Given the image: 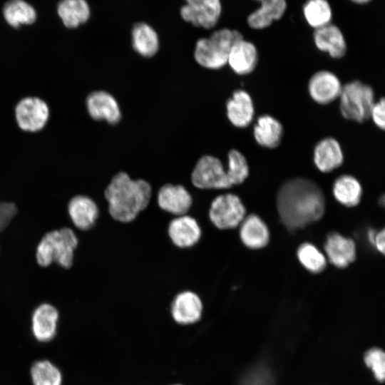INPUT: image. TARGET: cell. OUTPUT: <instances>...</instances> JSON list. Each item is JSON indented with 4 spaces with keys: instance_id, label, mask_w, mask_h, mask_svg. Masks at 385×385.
Masks as SVG:
<instances>
[{
    "instance_id": "15",
    "label": "cell",
    "mask_w": 385,
    "mask_h": 385,
    "mask_svg": "<svg viewBox=\"0 0 385 385\" xmlns=\"http://www.w3.org/2000/svg\"><path fill=\"white\" fill-rule=\"evenodd\" d=\"M46 103L38 98H26L16 108V118L19 127L24 130H41L48 118Z\"/></svg>"
},
{
    "instance_id": "12",
    "label": "cell",
    "mask_w": 385,
    "mask_h": 385,
    "mask_svg": "<svg viewBox=\"0 0 385 385\" xmlns=\"http://www.w3.org/2000/svg\"><path fill=\"white\" fill-rule=\"evenodd\" d=\"M202 312V301L192 290L183 289L172 298L170 313L174 321L179 324L189 325L197 322Z\"/></svg>"
},
{
    "instance_id": "34",
    "label": "cell",
    "mask_w": 385,
    "mask_h": 385,
    "mask_svg": "<svg viewBox=\"0 0 385 385\" xmlns=\"http://www.w3.org/2000/svg\"><path fill=\"white\" fill-rule=\"evenodd\" d=\"M369 120L378 129L385 131V96L376 98L371 108Z\"/></svg>"
},
{
    "instance_id": "37",
    "label": "cell",
    "mask_w": 385,
    "mask_h": 385,
    "mask_svg": "<svg viewBox=\"0 0 385 385\" xmlns=\"http://www.w3.org/2000/svg\"><path fill=\"white\" fill-rule=\"evenodd\" d=\"M379 203L381 206L385 207V195H382L379 198Z\"/></svg>"
},
{
    "instance_id": "16",
    "label": "cell",
    "mask_w": 385,
    "mask_h": 385,
    "mask_svg": "<svg viewBox=\"0 0 385 385\" xmlns=\"http://www.w3.org/2000/svg\"><path fill=\"white\" fill-rule=\"evenodd\" d=\"M225 109L228 120L236 128H247L254 119V102L250 93L245 90L235 91L227 101Z\"/></svg>"
},
{
    "instance_id": "32",
    "label": "cell",
    "mask_w": 385,
    "mask_h": 385,
    "mask_svg": "<svg viewBox=\"0 0 385 385\" xmlns=\"http://www.w3.org/2000/svg\"><path fill=\"white\" fill-rule=\"evenodd\" d=\"M227 159L228 168L226 172L231 185L242 183L249 174L245 157L239 150L232 149L228 153Z\"/></svg>"
},
{
    "instance_id": "36",
    "label": "cell",
    "mask_w": 385,
    "mask_h": 385,
    "mask_svg": "<svg viewBox=\"0 0 385 385\" xmlns=\"http://www.w3.org/2000/svg\"><path fill=\"white\" fill-rule=\"evenodd\" d=\"M369 2H370L369 0H355V1H353V3H354L356 4H360V5L366 4H368Z\"/></svg>"
},
{
    "instance_id": "1",
    "label": "cell",
    "mask_w": 385,
    "mask_h": 385,
    "mask_svg": "<svg viewBox=\"0 0 385 385\" xmlns=\"http://www.w3.org/2000/svg\"><path fill=\"white\" fill-rule=\"evenodd\" d=\"M277 206L283 224L294 230L319 220L324 212L325 199L314 182L294 178L279 188Z\"/></svg>"
},
{
    "instance_id": "29",
    "label": "cell",
    "mask_w": 385,
    "mask_h": 385,
    "mask_svg": "<svg viewBox=\"0 0 385 385\" xmlns=\"http://www.w3.org/2000/svg\"><path fill=\"white\" fill-rule=\"evenodd\" d=\"M32 385H62L63 374L54 363L48 359H39L30 368Z\"/></svg>"
},
{
    "instance_id": "7",
    "label": "cell",
    "mask_w": 385,
    "mask_h": 385,
    "mask_svg": "<svg viewBox=\"0 0 385 385\" xmlns=\"http://www.w3.org/2000/svg\"><path fill=\"white\" fill-rule=\"evenodd\" d=\"M245 207L234 194L220 195L210 202L207 217L210 222L220 230L235 228L245 216Z\"/></svg>"
},
{
    "instance_id": "8",
    "label": "cell",
    "mask_w": 385,
    "mask_h": 385,
    "mask_svg": "<svg viewBox=\"0 0 385 385\" xmlns=\"http://www.w3.org/2000/svg\"><path fill=\"white\" fill-rule=\"evenodd\" d=\"M222 11L219 0H188L182 6V18L192 25L212 29L217 24Z\"/></svg>"
},
{
    "instance_id": "21",
    "label": "cell",
    "mask_w": 385,
    "mask_h": 385,
    "mask_svg": "<svg viewBox=\"0 0 385 385\" xmlns=\"http://www.w3.org/2000/svg\"><path fill=\"white\" fill-rule=\"evenodd\" d=\"M259 7L247 17L250 29L262 30L279 20L285 14L287 4L285 0H260Z\"/></svg>"
},
{
    "instance_id": "18",
    "label": "cell",
    "mask_w": 385,
    "mask_h": 385,
    "mask_svg": "<svg viewBox=\"0 0 385 385\" xmlns=\"http://www.w3.org/2000/svg\"><path fill=\"white\" fill-rule=\"evenodd\" d=\"M324 250L329 261L338 268H345L356 257L354 241L338 232H331L327 237Z\"/></svg>"
},
{
    "instance_id": "14",
    "label": "cell",
    "mask_w": 385,
    "mask_h": 385,
    "mask_svg": "<svg viewBox=\"0 0 385 385\" xmlns=\"http://www.w3.org/2000/svg\"><path fill=\"white\" fill-rule=\"evenodd\" d=\"M67 213L74 230L86 232L96 225L100 210L91 197L85 195H76L69 200Z\"/></svg>"
},
{
    "instance_id": "33",
    "label": "cell",
    "mask_w": 385,
    "mask_h": 385,
    "mask_svg": "<svg viewBox=\"0 0 385 385\" xmlns=\"http://www.w3.org/2000/svg\"><path fill=\"white\" fill-rule=\"evenodd\" d=\"M364 362L380 382L385 381V351L379 348H371L364 354Z\"/></svg>"
},
{
    "instance_id": "24",
    "label": "cell",
    "mask_w": 385,
    "mask_h": 385,
    "mask_svg": "<svg viewBox=\"0 0 385 385\" xmlns=\"http://www.w3.org/2000/svg\"><path fill=\"white\" fill-rule=\"evenodd\" d=\"M240 235L244 245L251 249L265 247L270 239L268 227L256 215H250L245 217L241 223Z\"/></svg>"
},
{
    "instance_id": "5",
    "label": "cell",
    "mask_w": 385,
    "mask_h": 385,
    "mask_svg": "<svg viewBox=\"0 0 385 385\" xmlns=\"http://www.w3.org/2000/svg\"><path fill=\"white\" fill-rule=\"evenodd\" d=\"M376 100L371 85L360 80L351 81L343 84L338 99L340 113L346 120L363 123L369 120Z\"/></svg>"
},
{
    "instance_id": "11",
    "label": "cell",
    "mask_w": 385,
    "mask_h": 385,
    "mask_svg": "<svg viewBox=\"0 0 385 385\" xmlns=\"http://www.w3.org/2000/svg\"><path fill=\"white\" fill-rule=\"evenodd\" d=\"M167 233L175 247L186 250L200 242L202 230L198 221L188 214L173 217L168 225Z\"/></svg>"
},
{
    "instance_id": "22",
    "label": "cell",
    "mask_w": 385,
    "mask_h": 385,
    "mask_svg": "<svg viewBox=\"0 0 385 385\" xmlns=\"http://www.w3.org/2000/svg\"><path fill=\"white\" fill-rule=\"evenodd\" d=\"M344 153L339 142L333 137L319 140L314 147V162L323 173H329L342 165Z\"/></svg>"
},
{
    "instance_id": "20",
    "label": "cell",
    "mask_w": 385,
    "mask_h": 385,
    "mask_svg": "<svg viewBox=\"0 0 385 385\" xmlns=\"http://www.w3.org/2000/svg\"><path fill=\"white\" fill-rule=\"evenodd\" d=\"M258 63V51L255 45L244 38L237 41L230 49L227 65L237 75L251 73Z\"/></svg>"
},
{
    "instance_id": "13",
    "label": "cell",
    "mask_w": 385,
    "mask_h": 385,
    "mask_svg": "<svg viewBox=\"0 0 385 385\" xmlns=\"http://www.w3.org/2000/svg\"><path fill=\"white\" fill-rule=\"evenodd\" d=\"M59 312L53 304L43 302L38 304L31 316V332L38 342L47 343L57 334Z\"/></svg>"
},
{
    "instance_id": "10",
    "label": "cell",
    "mask_w": 385,
    "mask_h": 385,
    "mask_svg": "<svg viewBox=\"0 0 385 385\" xmlns=\"http://www.w3.org/2000/svg\"><path fill=\"white\" fill-rule=\"evenodd\" d=\"M343 88L340 78L329 70H319L309 78L307 90L310 98L319 105H328L339 99Z\"/></svg>"
},
{
    "instance_id": "27",
    "label": "cell",
    "mask_w": 385,
    "mask_h": 385,
    "mask_svg": "<svg viewBox=\"0 0 385 385\" xmlns=\"http://www.w3.org/2000/svg\"><path fill=\"white\" fill-rule=\"evenodd\" d=\"M90 8L84 0H64L58 5V14L68 28L77 27L90 16Z\"/></svg>"
},
{
    "instance_id": "30",
    "label": "cell",
    "mask_w": 385,
    "mask_h": 385,
    "mask_svg": "<svg viewBox=\"0 0 385 385\" xmlns=\"http://www.w3.org/2000/svg\"><path fill=\"white\" fill-rule=\"evenodd\" d=\"M6 21L12 26L29 24L36 20L34 9L26 1L14 0L7 2L3 10Z\"/></svg>"
},
{
    "instance_id": "9",
    "label": "cell",
    "mask_w": 385,
    "mask_h": 385,
    "mask_svg": "<svg viewBox=\"0 0 385 385\" xmlns=\"http://www.w3.org/2000/svg\"><path fill=\"white\" fill-rule=\"evenodd\" d=\"M156 203L165 212L178 217L188 215L193 204L190 191L183 185L166 183L158 190Z\"/></svg>"
},
{
    "instance_id": "25",
    "label": "cell",
    "mask_w": 385,
    "mask_h": 385,
    "mask_svg": "<svg viewBox=\"0 0 385 385\" xmlns=\"http://www.w3.org/2000/svg\"><path fill=\"white\" fill-rule=\"evenodd\" d=\"M332 192L335 199L348 207L356 206L363 193L359 181L350 175H342L337 178L333 184Z\"/></svg>"
},
{
    "instance_id": "38",
    "label": "cell",
    "mask_w": 385,
    "mask_h": 385,
    "mask_svg": "<svg viewBox=\"0 0 385 385\" xmlns=\"http://www.w3.org/2000/svg\"><path fill=\"white\" fill-rule=\"evenodd\" d=\"M172 385H181V384H172Z\"/></svg>"
},
{
    "instance_id": "35",
    "label": "cell",
    "mask_w": 385,
    "mask_h": 385,
    "mask_svg": "<svg viewBox=\"0 0 385 385\" xmlns=\"http://www.w3.org/2000/svg\"><path fill=\"white\" fill-rule=\"evenodd\" d=\"M369 240L376 250L385 256V226L378 231L371 230Z\"/></svg>"
},
{
    "instance_id": "28",
    "label": "cell",
    "mask_w": 385,
    "mask_h": 385,
    "mask_svg": "<svg viewBox=\"0 0 385 385\" xmlns=\"http://www.w3.org/2000/svg\"><path fill=\"white\" fill-rule=\"evenodd\" d=\"M302 13L306 22L314 30L332 24L333 11L326 0H309L302 6Z\"/></svg>"
},
{
    "instance_id": "23",
    "label": "cell",
    "mask_w": 385,
    "mask_h": 385,
    "mask_svg": "<svg viewBox=\"0 0 385 385\" xmlns=\"http://www.w3.org/2000/svg\"><path fill=\"white\" fill-rule=\"evenodd\" d=\"M284 133L281 122L269 114L259 116L253 126V136L262 147L275 148L281 143Z\"/></svg>"
},
{
    "instance_id": "26",
    "label": "cell",
    "mask_w": 385,
    "mask_h": 385,
    "mask_svg": "<svg viewBox=\"0 0 385 385\" xmlns=\"http://www.w3.org/2000/svg\"><path fill=\"white\" fill-rule=\"evenodd\" d=\"M132 45L145 57L154 56L159 48V38L155 29L145 22L136 23L132 29Z\"/></svg>"
},
{
    "instance_id": "17",
    "label": "cell",
    "mask_w": 385,
    "mask_h": 385,
    "mask_svg": "<svg viewBox=\"0 0 385 385\" xmlns=\"http://www.w3.org/2000/svg\"><path fill=\"white\" fill-rule=\"evenodd\" d=\"M313 41L319 51L334 59L342 58L347 52V43L342 31L332 23L314 30Z\"/></svg>"
},
{
    "instance_id": "3",
    "label": "cell",
    "mask_w": 385,
    "mask_h": 385,
    "mask_svg": "<svg viewBox=\"0 0 385 385\" xmlns=\"http://www.w3.org/2000/svg\"><path fill=\"white\" fill-rule=\"evenodd\" d=\"M79 240L71 227H62L47 232L36 248V257L41 267H48L53 262L63 270L73 265L75 252Z\"/></svg>"
},
{
    "instance_id": "6",
    "label": "cell",
    "mask_w": 385,
    "mask_h": 385,
    "mask_svg": "<svg viewBox=\"0 0 385 385\" xmlns=\"http://www.w3.org/2000/svg\"><path fill=\"white\" fill-rule=\"evenodd\" d=\"M190 183L193 188L200 190L232 186L222 162L211 155H202L197 160L190 174Z\"/></svg>"
},
{
    "instance_id": "31",
    "label": "cell",
    "mask_w": 385,
    "mask_h": 385,
    "mask_svg": "<svg viewBox=\"0 0 385 385\" xmlns=\"http://www.w3.org/2000/svg\"><path fill=\"white\" fill-rule=\"evenodd\" d=\"M297 257L301 264L312 273H319L326 267V257L312 244H302L297 250Z\"/></svg>"
},
{
    "instance_id": "4",
    "label": "cell",
    "mask_w": 385,
    "mask_h": 385,
    "mask_svg": "<svg viewBox=\"0 0 385 385\" xmlns=\"http://www.w3.org/2000/svg\"><path fill=\"white\" fill-rule=\"evenodd\" d=\"M242 38V34L236 29H217L209 37L200 38L197 41L194 50L195 59L205 68H222L227 65L232 46Z\"/></svg>"
},
{
    "instance_id": "19",
    "label": "cell",
    "mask_w": 385,
    "mask_h": 385,
    "mask_svg": "<svg viewBox=\"0 0 385 385\" xmlns=\"http://www.w3.org/2000/svg\"><path fill=\"white\" fill-rule=\"evenodd\" d=\"M86 106L89 115L95 120H104L114 124L120 119L121 113L117 101L106 91L91 93L86 98Z\"/></svg>"
},
{
    "instance_id": "2",
    "label": "cell",
    "mask_w": 385,
    "mask_h": 385,
    "mask_svg": "<svg viewBox=\"0 0 385 385\" xmlns=\"http://www.w3.org/2000/svg\"><path fill=\"white\" fill-rule=\"evenodd\" d=\"M153 197V188L147 181L133 179L125 172L115 174L104 191L109 215L120 223L134 221Z\"/></svg>"
}]
</instances>
